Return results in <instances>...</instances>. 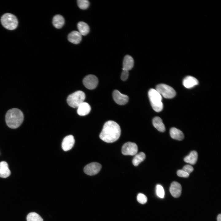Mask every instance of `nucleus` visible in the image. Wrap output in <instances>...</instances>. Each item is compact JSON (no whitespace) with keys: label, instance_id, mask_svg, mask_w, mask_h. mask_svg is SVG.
Here are the masks:
<instances>
[{"label":"nucleus","instance_id":"1a4fd4ad","mask_svg":"<svg viewBox=\"0 0 221 221\" xmlns=\"http://www.w3.org/2000/svg\"><path fill=\"white\" fill-rule=\"evenodd\" d=\"M102 166L99 163L93 162L87 165L84 168V173L87 175L93 176L97 174L100 171Z\"/></svg>","mask_w":221,"mask_h":221},{"label":"nucleus","instance_id":"6ab92c4d","mask_svg":"<svg viewBox=\"0 0 221 221\" xmlns=\"http://www.w3.org/2000/svg\"><path fill=\"white\" fill-rule=\"evenodd\" d=\"M153 124L154 126L159 131L164 132L165 130V125L161 118L158 117H154L153 120Z\"/></svg>","mask_w":221,"mask_h":221},{"label":"nucleus","instance_id":"f8f14e48","mask_svg":"<svg viewBox=\"0 0 221 221\" xmlns=\"http://www.w3.org/2000/svg\"><path fill=\"white\" fill-rule=\"evenodd\" d=\"M169 191L171 195L175 198H178L181 195L182 187L180 184L173 181L171 184Z\"/></svg>","mask_w":221,"mask_h":221},{"label":"nucleus","instance_id":"0eeeda50","mask_svg":"<svg viewBox=\"0 0 221 221\" xmlns=\"http://www.w3.org/2000/svg\"><path fill=\"white\" fill-rule=\"evenodd\" d=\"M138 151L137 145L134 143L128 142L125 143L122 149V154L125 155H134Z\"/></svg>","mask_w":221,"mask_h":221},{"label":"nucleus","instance_id":"5701e85b","mask_svg":"<svg viewBox=\"0 0 221 221\" xmlns=\"http://www.w3.org/2000/svg\"><path fill=\"white\" fill-rule=\"evenodd\" d=\"M145 158V155L143 152L139 153L136 154L132 160V163L135 166H137L142 162L144 161Z\"/></svg>","mask_w":221,"mask_h":221},{"label":"nucleus","instance_id":"f257e3e1","mask_svg":"<svg viewBox=\"0 0 221 221\" xmlns=\"http://www.w3.org/2000/svg\"><path fill=\"white\" fill-rule=\"evenodd\" d=\"M121 129L119 125L113 121H109L104 124L99 137L103 141L112 143L119 138Z\"/></svg>","mask_w":221,"mask_h":221},{"label":"nucleus","instance_id":"423d86ee","mask_svg":"<svg viewBox=\"0 0 221 221\" xmlns=\"http://www.w3.org/2000/svg\"><path fill=\"white\" fill-rule=\"evenodd\" d=\"M159 93L166 99H171L176 95V92L172 87L164 84L157 86L155 89Z\"/></svg>","mask_w":221,"mask_h":221},{"label":"nucleus","instance_id":"7ed1b4c3","mask_svg":"<svg viewBox=\"0 0 221 221\" xmlns=\"http://www.w3.org/2000/svg\"><path fill=\"white\" fill-rule=\"evenodd\" d=\"M148 97L152 108L155 111L159 112L163 108L162 96L155 89H150L148 92Z\"/></svg>","mask_w":221,"mask_h":221},{"label":"nucleus","instance_id":"dca6fc26","mask_svg":"<svg viewBox=\"0 0 221 221\" xmlns=\"http://www.w3.org/2000/svg\"><path fill=\"white\" fill-rule=\"evenodd\" d=\"M10 173L7 163L5 161L0 162V177L6 178L10 176Z\"/></svg>","mask_w":221,"mask_h":221},{"label":"nucleus","instance_id":"393cba45","mask_svg":"<svg viewBox=\"0 0 221 221\" xmlns=\"http://www.w3.org/2000/svg\"><path fill=\"white\" fill-rule=\"evenodd\" d=\"M77 3L79 7L82 10L87 9L89 5V2L87 0H78Z\"/></svg>","mask_w":221,"mask_h":221},{"label":"nucleus","instance_id":"f3484780","mask_svg":"<svg viewBox=\"0 0 221 221\" xmlns=\"http://www.w3.org/2000/svg\"><path fill=\"white\" fill-rule=\"evenodd\" d=\"M134 60L129 55H126L124 57L123 62L122 70L129 71L131 70L134 65Z\"/></svg>","mask_w":221,"mask_h":221},{"label":"nucleus","instance_id":"6e6552de","mask_svg":"<svg viewBox=\"0 0 221 221\" xmlns=\"http://www.w3.org/2000/svg\"><path fill=\"white\" fill-rule=\"evenodd\" d=\"M97 78L93 75H89L85 76L83 80L84 86L87 89L92 90L95 88L98 85Z\"/></svg>","mask_w":221,"mask_h":221},{"label":"nucleus","instance_id":"cd10ccee","mask_svg":"<svg viewBox=\"0 0 221 221\" xmlns=\"http://www.w3.org/2000/svg\"><path fill=\"white\" fill-rule=\"evenodd\" d=\"M182 169L189 174L193 171L194 169L191 165H187L184 166Z\"/></svg>","mask_w":221,"mask_h":221},{"label":"nucleus","instance_id":"2eb2a0df","mask_svg":"<svg viewBox=\"0 0 221 221\" xmlns=\"http://www.w3.org/2000/svg\"><path fill=\"white\" fill-rule=\"evenodd\" d=\"M82 39V35L78 31H74L71 32L68 36V41L75 44H79Z\"/></svg>","mask_w":221,"mask_h":221},{"label":"nucleus","instance_id":"c756f323","mask_svg":"<svg viewBox=\"0 0 221 221\" xmlns=\"http://www.w3.org/2000/svg\"><path fill=\"white\" fill-rule=\"evenodd\" d=\"M123 71L122 72L121 78V79L123 81L126 80L128 78L129 73L128 71L122 70Z\"/></svg>","mask_w":221,"mask_h":221},{"label":"nucleus","instance_id":"f03ea898","mask_svg":"<svg viewBox=\"0 0 221 221\" xmlns=\"http://www.w3.org/2000/svg\"><path fill=\"white\" fill-rule=\"evenodd\" d=\"M24 119V115L19 109L14 108L9 110L5 116L6 124L10 128L16 129L22 124Z\"/></svg>","mask_w":221,"mask_h":221},{"label":"nucleus","instance_id":"7c9ffc66","mask_svg":"<svg viewBox=\"0 0 221 221\" xmlns=\"http://www.w3.org/2000/svg\"><path fill=\"white\" fill-rule=\"evenodd\" d=\"M217 221H221V215L219 214L217 217Z\"/></svg>","mask_w":221,"mask_h":221},{"label":"nucleus","instance_id":"39448f33","mask_svg":"<svg viewBox=\"0 0 221 221\" xmlns=\"http://www.w3.org/2000/svg\"><path fill=\"white\" fill-rule=\"evenodd\" d=\"M1 21L2 26L9 30H14L17 27L18 21L16 17L10 13H6L1 17Z\"/></svg>","mask_w":221,"mask_h":221},{"label":"nucleus","instance_id":"9d476101","mask_svg":"<svg viewBox=\"0 0 221 221\" xmlns=\"http://www.w3.org/2000/svg\"><path fill=\"white\" fill-rule=\"evenodd\" d=\"M113 97L114 101L117 104L120 105L125 104L129 100L128 96L122 94L116 90H114L113 92Z\"/></svg>","mask_w":221,"mask_h":221},{"label":"nucleus","instance_id":"aec40b11","mask_svg":"<svg viewBox=\"0 0 221 221\" xmlns=\"http://www.w3.org/2000/svg\"><path fill=\"white\" fill-rule=\"evenodd\" d=\"M64 23V17L60 15H55L52 19V24L53 26L57 29L61 28Z\"/></svg>","mask_w":221,"mask_h":221},{"label":"nucleus","instance_id":"4468645a","mask_svg":"<svg viewBox=\"0 0 221 221\" xmlns=\"http://www.w3.org/2000/svg\"><path fill=\"white\" fill-rule=\"evenodd\" d=\"M77 108V113L80 116L87 115L91 110V107L89 104L85 102L81 104Z\"/></svg>","mask_w":221,"mask_h":221},{"label":"nucleus","instance_id":"a878e982","mask_svg":"<svg viewBox=\"0 0 221 221\" xmlns=\"http://www.w3.org/2000/svg\"><path fill=\"white\" fill-rule=\"evenodd\" d=\"M156 192L158 196L163 198L164 197L165 191L163 187L160 184H157L156 187Z\"/></svg>","mask_w":221,"mask_h":221},{"label":"nucleus","instance_id":"412c9836","mask_svg":"<svg viewBox=\"0 0 221 221\" xmlns=\"http://www.w3.org/2000/svg\"><path fill=\"white\" fill-rule=\"evenodd\" d=\"M197 152L195 151H193L190 152L189 155L184 158V161L191 165H194L197 162Z\"/></svg>","mask_w":221,"mask_h":221},{"label":"nucleus","instance_id":"ddd939ff","mask_svg":"<svg viewBox=\"0 0 221 221\" xmlns=\"http://www.w3.org/2000/svg\"><path fill=\"white\" fill-rule=\"evenodd\" d=\"M198 81L194 77L188 76L183 79V84L186 88H190L198 84Z\"/></svg>","mask_w":221,"mask_h":221},{"label":"nucleus","instance_id":"b1692460","mask_svg":"<svg viewBox=\"0 0 221 221\" xmlns=\"http://www.w3.org/2000/svg\"><path fill=\"white\" fill-rule=\"evenodd\" d=\"M26 219L27 221H43L41 216L35 212L29 213L27 215Z\"/></svg>","mask_w":221,"mask_h":221},{"label":"nucleus","instance_id":"a211bd4d","mask_svg":"<svg viewBox=\"0 0 221 221\" xmlns=\"http://www.w3.org/2000/svg\"><path fill=\"white\" fill-rule=\"evenodd\" d=\"M170 134L171 137L174 139L180 141L184 138V136L183 132L175 127H172L170 129Z\"/></svg>","mask_w":221,"mask_h":221},{"label":"nucleus","instance_id":"9b49d317","mask_svg":"<svg viewBox=\"0 0 221 221\" xmlns=\"http://www.w3.org/2000/svg\"><path fill=\"white\" fill-rule=\"evenodd\" d=\"M74 137L72 135H68L63 139L62 143V147L64 151L71 149L73 147L75 143Z\"/></svg>","mask_w":221,"mask_h":221},{"label":"nucleus","instance_id":"bb28decb","mask_svg":"<svg viewBox=\"0 0 221 221\" xmlns=\"http://www.w3.org/2000/svg\"><path fill=\"white\" fill-rule=\"evenodd\" d=\"M138 201L142 204H144L146 203L147 198L144 194L141 193H139L137 197Z\"/></svg>","mask_w":221,"mask_h":221},{"label":"nucleus","instance_id":"c85d7f7f","mask_svg":"<svg viewBox=\"0 0 221 221\" xmlns=\"http://www.w3.org/2000/svg\"><path fill=\"white\" fill-rule=\"evenodd\" d=\"M177 174L180 177L185 178L188 177L189 176V174L182 169L178 170L177 172Z\"/></svg>","mask_w":221,"mask_h":221},{"label":"nucleus","instance_id":"20e7f679","mask_svg":"<svg viewBox=\"0 0 221 221\" xmlns=\"http://www.w3.org/2000/svg\"><path fill=\"white\" fill-rule=\"evenodd\" d=\"M85 98L84 93L81 91H78L69 95L67 99L68 105L74 108H77L84 102Z\"/></svg>","mask_w":221,"mask_h":221},{"label":"nucleus","instance_id":"4be33fe9","mask_svg":"<svg viewBox=\"0 0 221 221\" xmlns=\"http://www.w3.org/2000/svg\"><path fill=\"white\" fill-rule=\"evenodd\" d=\"M79 32L82 35L85 36L88 34L90 30L88 25L83 21L79 22L77 25Z\"/></svg>","mask_w":221,"mask_h":221}]
</instances>
